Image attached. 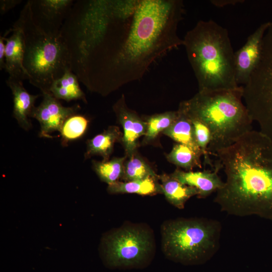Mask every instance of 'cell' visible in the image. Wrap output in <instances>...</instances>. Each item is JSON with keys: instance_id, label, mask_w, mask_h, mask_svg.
<instances>
[{"instance_id": "1", "label": "cell", "mask_w": 272, "mask_h": 272, "mask_svg": "<svg viewBox=\"0 0 272 272\" xmlns=\"http://www.w3.org/2000/svg\"><path fill=\"white\" fill-rule=\"evenodd\" d=\"M182 0H79L60 31L71 69L90 92L107 96L139 81L183 45Z\"/></svg>"}, {"instance_id": "2", "label": "cell", "mask_w": 272, "mask_h": 272, "mask_svg": "<svg viewBox=\"0 0 272 272\" xmlns=\"http://www.w3.org/2000/svg\"><path fill=\"white\" fill-rule=\"evenodd\" d=\"M215 156L226 177L214 199L221 211L272 221V140L251 130Z\"/></svg>"}, {"instance_id": "3", "label": "cell", "mask_w": 272, "mask_h": 272, "mask_svg": "<svg viewBox=\"0 0 272 272\" xmlns=\"http://www.w3.org/2000/svg\"><path fill=\"white\" fill-rule=\"evenodd\" d=\"M198 91L238 88L234 53L227 30L213 20H200L183 39Z\"/></svg>"}, {"instance_id": "4", "label": "cell", "mask_w": 272, "mask_h": 272, "mask_svg": "<svg viewBox=\"0 0 272 272\" xmlns=\"http://www.w3.org/2000/svg\"><path fill=\"white\" fill-rule=\"evenodd\" d=\"M243 102L240 86L234 89L198 91L179 106L208 127L211 133L209 152L215 155L252 130L253 121Z\"/></svg>"}, {"instance_id": "5", "label": "cell", "mask_w": 272, "mask_h": 272, "mask_svg": "<svg viewBox=\"0 0 272 272\" xmlns=\"http://www.w3.org/2000/svg\"><path fill=\"white\" fill-rule=\"evenodd\" d=\"M24 36L23 65L30 84L42 93L49 92L54 81L71 69L69 50L60 33L52 35L40 29L32 19L29 1L19 17Z\"/></svg>"}, {"instance_id": "6", "label": "cell", "mask_w": 272, "mask_h": 272, "mask_svg": "<svg viewBox=\"0 0 272 272\" xmlns=\"http://www.w3.org/2000/svg\"><path fill=\"white\" fill-rule=\"evenodd\" d=\"M222 225L206 218H178L161 228L163 252L169 259L185 265L203 263L220 246Z\"/></svg>"}, {"instance_id": "7", "label": "cell", "mask_w": 272, "mask_h": 272, "mask_svg": "<svg viewBox=\"0 0 272 272\" xmlns=\"http://www.w3.org/2000/svg\"><path fill=\"white\" fill-rule=\"evenodd\" d=\"M242 87L243 102L252 121L272 140V21L264 35L258 62Z\"/></svg>"}, {"instance_id": "8", "label": "cell", "mask_w": 272, "mask_h": 272, "mask_svg": "<svg viewBox=\"0 0 272 272\" xmlns=\"http://www.w3.org/2000/svg\"><path fill=\"white\" fill-rule=\"evenodd\" d=\"M106 264L111 268H142L152 260L154 242L152 233L140 225H126L104 239Z\"/></svg>"}, {"instance_id": "9", "label": "cell", "mask_w": 272, "mask_h": 272, "mask_svg": "<svg viewBox=\"0 0 272 272\" xmlns=\"http://www.w3.org/2000/svg\"><path fill=\"white\" fill-rule=\"evenodd\" d=\"M31 17L35 24L47 34L58 35L75 1L29 0Z\"/></svg>"}, {"instance_id": "10", "label": "cell", "mask_w": 272, "mask_h": 272, "mask_svg": "<svg viewBox=\"0 0 272 272\" xmlns=\"http://www.w3.org/2000/svg\"><path fill=\"white\" fill-rule=\"evenodd\" d=\"M43 100L33 109L30 117L38 121L40 125L39 136L51 138V133L60 132L65 121L77 113L80 106L65 107L50 92L42 93Z\"/></svg>"}, {"instance_id": "11", "label": "cell", "mask_w": 272, "mask_h": 272, "mask_svg": "<svg viewBox=\"0 0 272 272\" xmlns=\"http://www.w3.org/2000/svg\"><path fill=\"white\" fill-rule=\"evenodd\" d=\"M269 22L261 24L247 38L246 43L235 52V77L238 86H243L259 59L262 40Z\"/></svg>"}, {"instance_id": "12", "label": "cell", "mask_w": 272, "mask_h": 272, "mask_svg": "<svg viewBox=\"0 0 272 272\" xmlns=\"http://www.w3.org/2000/svg\"><path fill=\"white\" fill-rule=\"evenodd\" d=\"M113 109L123 130L121 143L125 156L129 157L137 151L139 139L147 130V122L127 107L124 95L114 104Z\"/></svg>"}, {"instance_id": "13", "label": "cell", "mask_w": 272, "mask_h": 272, "mask_svg": "<svg viewBox=\"0 0 272 272\" xmlns=\"http://www.w3.org/2000/svg\"><path fill=\"white\" fill-rule=\"evenodd\" d=\"M11 36L4 35L6 42L5 71L9 78L23 81L29 77L23 65L24 55V36L22 21L19 17L13 27L10 28Z\"/></svg>"}, {"instance_id": "14", "label": "cell", "mask_w": 272, "mask_h": 272, "mask_svg": "<svg viewBox=\"0 0 272 272\" xmlns=\"http://www.w3.org/2000/svg\"><path fill=\"white\" fill-rule=\"evenodd\" d=\"M221 168L218 161L213 171H185L177 168L171 175L182 184L195 188L198 191L197 197L205 198L224 185V182L218 175Z\"/></svg>"}, {"instance_id": "15", "label": "cell", "mask_w": 272, "mask_h": 272, "mask_svg": "<svg viewBox=\"0 0 272 272\" xmlns=\"http://www.w3.org/2000/svg\"><path fill=\"white\" fill-rule=\"evenodd\" d=\"M6 83L12 91L13 96V116L19 125L26 130L31 127L29 119L36 100L40 95L28 93L23 85V81L8 78Z\"/></svg>"}, {"instance_id": "16", "label": "cell", "mask_w": 272, "mask_h": 272, "mask_svg": "<svg viewBox=\"0 0 272 272\" xmlns=\"http://www.w3.org/2000/svg\"><path fill=\"white\" fill-rule=\"evenodd\" d=\"M123 134L119 127L110 126L104 131L86 142V151L84 155L87 159L93 156H100L103 161L109 160L116 142H121Z\"/></svg>"}, {"instance_id": "17", "label": "cell", "mask_w": 272, "mask_h": 272, "mask_svg": "<svg viewBox=\"0 0 272 272\" xmlns=\"http://www.w3.org/2000/svg\"><path fill=\"white\" fill-rule=\"evenodd\" d=\"M177 112V115L173 124L162 133L178 144L187 145L201 152L196 141L191 119L180 106H179Z\"/></svg>"}, {"instance_id": "18", "label": "cell", "mask_w": 272, "mask_h": 272, "mask_svg": "<svg viewBox=\"0 0 272 272\" xmlns=\"http://www.w3.org/2000/svg\"><path fill=\"white\" fill-rule=\"evenodd\" d=\"M159 179L161 181L162 193L167 201L179 209H183L190 197L198 195L195 188L182 184L171 174L159 175Z\"/></svg>"}, {"instance_id": "19", "label": "cell", "mask_w": 272, "mask_h": 272, "mask_svg": "<svg viewBox=\"0 0 272 272\" xmlns=\"http://www.w3.org/2000/svg\"><path fill=\"white\" fill-rule=\"evenodd\" d=\"M77 76L71 69L66 71L62 77L53 81L49 92L57 99L67 102L81 100L87 103L85 94L81 89Z\"/></svg>"}, {"instance_id": "20", "label": "cell", "mask_w": 272, "mask_h": 272, "mask_svg": "<svg viewBox=\"0 0 272 272\" xmlns=\"http://www.w3.org/2000/svg\"><path fill=\"white\" fill-rule=\"evenodd\" d=\"M158 179L159 177H149L130 181H118L108 185L107 191L111 194L136 193L140 195H151L162 193L161 184L158 182Z\"/></svg>"}, {"instance_id": "21", "label": "cell", "mask_w": 272, "mask_h": 272, "mask_svg": "<svg viewBox=\"0 0 272 272\" xmlns=\"http://www.w3.org/2000/svg\"><path fill=\"white\" fill-rule=\"evenodd\" d=\"M202 154L189 146L178 144L174 145L166 155L167 160L179 168L191 171L194 168H201L200 158Z\"/></svg>"}, {"instance_id": "22", "label": "cell", "mask_w": 272, "mask_h": 272, "mask_svg": "<svg viewBox=\"0 0 272 272\" xmlns=\"http://www.w3.org/2000/svg\"><path fill=\"white\" fill-rule=\"evenodd\" d=\"M149 177H159L150 164L138 153L127 157L121 178L124 181L144 179Z\"/></svg>"}, {"instance_id": "23", "label": "cell", "mask_w": 272, "mask_h": 272, "mask_svg": "<svg viewBox=\"0 0 272 272\" xmlns=\"http://www.w3.org/2000/svg\"><path fill=\"white\" fill-rule=\"evenodd\" d=\"M126 158L127 156H125L114 157L106 161H93V167L100 180L110 185L122 178Z\"/></svg>"}, {"instance_id": "24", "label": "cell", "mask_w": 272, "mask_h": 272, "mask_svg": "<svg viewBox=\"0 0 272 272\" xmlns=\"http://www.w3.org/2000/svg\"><path fill=\"white\" fill-rule=\"evenodd\" d=\"M177 115L176 110L166 111L148 116L145 120L147 127L142 145H145L152 142L160 132L168 128L175 121Z\"/></svg>"}, {"instance_id": "25", "label": "cell", "mask_w": 272, "mask_h": 272, "mask_svg": "<svg viewBox=\"0 0 272 272\" xmlns=\"http://www.w3.org/2000/svg\"><path fill=\"white\" fill-rule=\"evenodd\" d=\"M88 124V119L84 115L76 114L69 117L60 131L62 144L66 146L69 142L82 137L85 133Z\"/></svg>"}, {"instance_id": "26", "label": "cell", "mask_w": 272, "mask_h": 272, "mask_svg": "<svg viewBox=\"0 0 272 272\" xmlns=\"http://www.w3.org/2000/svg\"><path fill=\"white\" fill-rule=\"evenodd\" d=\"M186 113L191 119L193 125L196 141L203 157V164L205 165L208 164L213 167L210 158L211 155L209 152V147L211 141V133L209 128L199 119L189 115L186 112Z\"/></svg>"}, {"instance_id": "27", "label": "cell", "mask_w": 272, "mask_h": 272, "mask_svg": "<svg viewBox=\"0 0 272 272\" xmlns=\"http://www.w3.org/2000/svg\"><path fill=\"white\" fill-rule=\"evenodd\" d=\"M22 2L21 0H1L0 13L4 15Z\"/></svg>"}, {"instance_id": "28", "label": "cell", "mask_w": 272, "mask_h": 272, "mask_svg": "<svg viewBox=\"0 0 272 272\" xmlns=\"http://www.w3.org/2000/svg\"><path fill=\"white\" fill-rule=\"evenodd\" d=\"M4 36H0V69L1 70L5 69L6 64V44H5Z\"/></svg>"}, {"instance_id": "29", "label": "cell", "mask_w": 272, "mask_h": 272, "mask_svg": "<svg viewBox=\"0 0 272 272\" xmlns=\"http://www.w3.org/2000/svg\"><path fill=\"white\" fill-rule=\"evenodd\" d=\"M244 2L242 0H213L210 3L217 7H223L227 5H234Z\"/></svg>"}]
</instances>
